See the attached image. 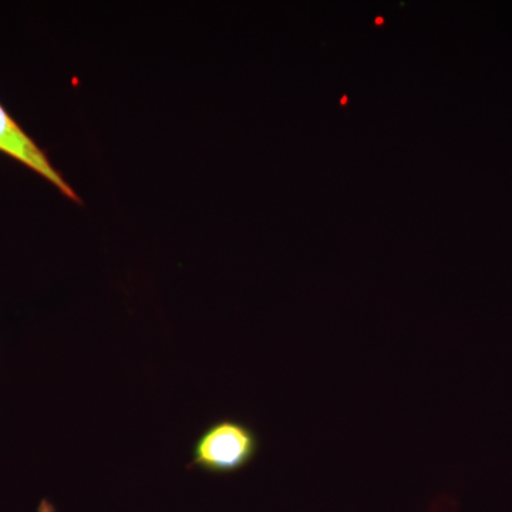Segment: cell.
Listing matches in <instances>:
<instances>
[{"label":"cell","instance_id":"1","mask_svg":"<svg viewBox=\"0 0 512 512\" xmlns=\"http://www.w3.org/2000/svg\"><path fill=\"white\" fill-rule=\"evenodd\" d=\"M259 437L248 424L221 420L212 424L194 448V466L214 474H234L248 467L259 453Z\"/></svg>","mask_w":512,"mask_h":512},{"label":"cell","instance_id":"2","mask_svg":"<svg viewBox=\"0 0 512 512\" xmlns=\"http://www.w3.org/2000/svg\"><path fill=\"white\" fill-rule=\"evenodd\" d=\"M0 151L42 175L69 200L80 202L79 195L64 180L63 175L53 167L45 151L37 146L35 141L23 131V128L12 119L2 104H0Z\"/></svg>","mask_w":512,"mask_h":512}]
</instances>
